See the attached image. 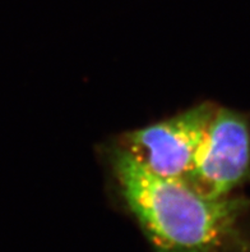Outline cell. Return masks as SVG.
Masks as SVG:
<instances>
[{
  "instance_id": "1",
  "label": "cell",
  "mask_w": 250,
  "mask_h": 252,
  "mask_svg": "<svg viewBox=\"0 0 250 252\" xmlns=\"http://www.w3.org/2000/svg\"><path fill=\"white\" fill-rule=\"evenodd\" d=\"M110 164L120 196L155 252L223 251L250 209L243 197H207L181 179L159 176L120 146L110 151Z\"/></svg>"
},
{
  "instance_id": "2",
  "label": "cell",
  "mask_w": 250,
  "mask_h": 252,
  "mask_svg": "<svg viewBox=\"0 0 250 252\" xmlns=\"http://www.w3.org/2000/svg\"><path fill=\"white\" fill-rule=\"evenodd\" d=\"M249 179V121L243 113L217 106L184 182L207 197L221 198Z\"/></svg>"
},
{
  "instance_id": "3",
  "label": "cell",
  "mask_w": 250,
  "mask_h": 252,
  "mask_svg": "<svg viewBox=\"0 0 250 252\" xmlns=\"http://www.w3.org/2000/svg\"><path fill=\"white\" fill-rule=\"evenodd\" d=\"M217 105L202 102L167 119L123 136L120 147L147 169L184 181Z\"/></svg>"
},
{
  "instance_id": "4",
  "label": "cell",
  "mask_w": 250,
  "mask_h": 252,
  "mask_svg": "<svg viewBox=\"0 0 250 252\" xmlns=\"http://www.w3.org/2000/svg\"><path fill=\"white\" fill-rule=\"evenodd\" d=\"M230 250L234 252H250V240H247L243 236L238 234L232 241Z\"/></svg>"
}]
</instances>
